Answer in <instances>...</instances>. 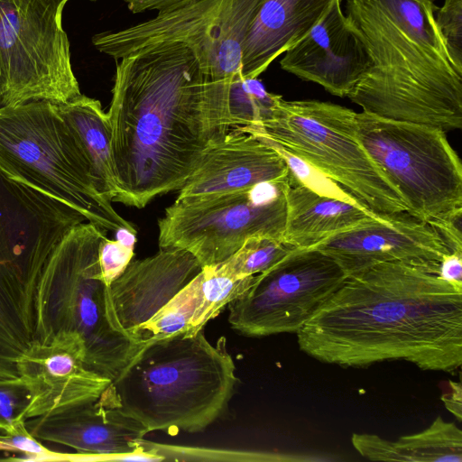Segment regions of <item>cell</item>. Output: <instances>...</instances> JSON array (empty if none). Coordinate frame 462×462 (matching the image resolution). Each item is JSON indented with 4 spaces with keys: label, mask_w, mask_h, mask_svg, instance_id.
Listing matches in <instances>:
<instances>
[{
    "label": "cell",
    "mask_w": 462,
    "mask_h": 462,
    "mask_svg": "<svg viewBox=\"0 0 462 462\" xmlns=\"http://www.w3.org/2000/svg\"><path fill=\"white\" fill-rule=\"evenodd\" d=\"M261 2L198 0L125 29L97 33L92 42L115 60L157 44L181 43L206 74L231 80L242 73L244 42Z\"/></svg>",
    "instance_id": "7c38bea8"
},
{
    "label": "cell",
    "mask_w": 462,
    "mask_h": 462,
    "mask_svg": "<svg viewBox=\"0 0 462 462\" xmlns=\"http://www.w3.org/2000/svg\"><path fill=\"white\" fill-rule=\"evenodd\" d=\"M288 177L223 194L178 199L159 219V247L191 253L202 268L234 254L253 236L283 240Z\"/></svg>",
    "instance_id": "8fae6325"
},
{
    "label": "cell",
    "mask_w": 462,
    "mask_h": 462,
    "mask_svg": "<svg viewBox=\"0 0 462 462\" xmlns=\"http://www.w3.org/2000/svg\"><path fill=\"white\" fill-rule=\"evenodd\" d=\"M435 0H346L370 67L347 97L382 118L462 127V67L435 23Z\"/></svg>",
    "instance_id": "3957f363"
},
{
    "label": "cell",
    "mask_w": 462,
    "mask_h": 462,
    "mask_svg": "<svg viewBox=\"0 0 462 462\" xmlns=\"http://www.w3.org/2000/svg\"><path fill=\"white\" fill-rule=\"evenodd\" d=\"M0 169L81 213L106 231L136 233L97 190L91 170L58 105L0 106Z\"/></svg>",
    "instance_id": "8992f818"
},
{
    "label": "cell",
    "mask_w": 462,
    "mask_h": 462,
    "mask_svg": "<svg viewBox=\"0 0 462 462\" xmlns=\"http://www.w3.org/2000/svg\"><path fill=\"white\" fill-rule=\"evenodd\" d=\"M60 239L43 204L0 176V379L20 377L17 363L36 340L39 283Z\"/></svg>",
    "instance_id": "ba28073f"
},
{
    "label": "cell",
    "mask_w": 462,
    "mask_h": 462,
    "mask_svg": "<svg viewBox=\"0 0 462 462\" xmlns=\"http://www.w3.org/2000/svg\"><path fill=\"white\" fill-rule=\"evenodd\" d=\"M438 275L462 289V251H455L445 255L439 263Z\"/></svg>",
    "instance_id": "1f68e13d"
},
{
    "label": "cell",
    "mask_w": 462,
    "mask_h": 462,
    "mask_svg": "<svg viewBox=\"0 0 462 462\" xmlns=\"http://www.w3.org/2000/svg\"><path fill=\"white\" fill-rule=\"evenodd\" d=\"M69 0H0V106L81 95L62 27Z\"/></svg>",
    "instance_id": "30bf717a"
},
{
    "label": "cell",
    "mask_w": 462,
    "mask_h": 462,
    "mask_svg": "<svg viewBox=\"0 0 462 462\" xmlns=\"http://www.w3.org/2000/svg\"><path fill=\"white\" fill-rule=\"evenodd\" d=\"M128 9L136 14L144 11L155 10L157 13L164 12L186 5L198 0H123Z\"/></svg>",
    "instance_id": "d6a6232c"
},
{
    "label": "cell",
    "mask_w": 462,
    "mask_h": 462,
    "mask_svg": "<svg viewBox=\"0 0 462 462\" xmlns=\"http://www.w3.org/2000/svg\"><path fill=\"white\" fill-rule=\"evenodd\" d=\"M0 450H6V451H8L7 447L3 442H1V441H0Z\"/></svg>",
    "instance_id": "e575fe53"
},
{
    "label": "cell",
    "mask_w": 462,
    "mask_h": 462,
    "mask_svg": "<svg viewBox=\"0 0 462 462\" xmlns=\"http://www.w3.org/2000/svg\"><path fill=\"white\" fill-rule=\"evenodd\" d=\"M201 273L199 301L184 334L186 337L194 336L202 330L226 305L245 293L254 283L257 276L234 278L218 272L213 266L202 268Z\"/></svg>",
    "instance_id": "d4e9b609"
},
{
    "label": "cell",
    "mask_w": 462,
    "mask_h": 462,
    "mask_svg": "<svg viewBox=\"0 0 462 462\" xmlns=\"http://www.w3.org/2000/svg\"><path fill=\"white\" fill-rule=\"evenodd\" d=\"M201 272L138 330L134 341L148 343L185 334L199 301Z\"/></svg>",
    "instance_id": "cb8c5ba5"
},
{
    "label": "cell",
    "mask_w": 462,
    "mask_h": 462,
    "mask_svg": "<svg viewBox=\"0 0 462 462\" xmlns=\"http://www.w3.org/2000/svg\"><path fill=\"white\" fill-rule=\"evenodd\" d=\"M28 432L38 440L58 443L98 460L137 459L140 440L147 434L136 420L98 400L25 420Z\"/></svg>",
    "instance_id": "e0dca14e"
},
{
    "label": "cell",
    "mask_w": 462,
    "mask_h": 462,
    "mask_svg": "<svg viewBox=\"0 0 462 462\" xmlns=\"http://www.w3.org/2000/svg\"><path fill=\"white\" fill-rule=\"evenodd\" d=\"M340 264L315 248H296L227 304L228 322L246 337L297 333L346 278Z\"/></svg>",
    "instance_id": "4fadbf2b"
},
{
    "label": "cell",
    "mask_w": 462,
    "mask_h": 462,
    "mask_svg": "<svg viewBox=\"0 0 462 462\" xmlns=\"http://www.w3.org/2000/svg\"><path fill=\"white\" fill-rule=\"evenodd\" d=\"M30 391L20 378L0 379V432L10 433L24 424Z\"/></svg>",
    "instance_id": "f546056e"
},
{
    "label": "cell",
    "mask_w": 462,
    "mask_h": 462,
    "mask_svg": "<svg viewBox=\"0 0 462 462\" xmlns=\"http://www.w3.org/2000/svg\"><path fill=\"white\" fill-rule=\"evenodd\" d=\"M92 1H95V0H92Z\"/></svg>",
    "instance_id": "d590c367"
},
{
    "label": "cell",
    "mask_w": 462,
    "mask_h": 462,
    "mask_svg": "<svg viewBox=\"0 0 462 462\" xmlns=\"http://www.w3.org/2000/svg\"><path fill=\"white\" fill-rule=\"evenodd\" d=\"M59 111L88 161L97 190L113 202L119 193L111 150L107 113L97 99L79 95L58 105Z\"/></svg>",
    "instance_id": "603a6c76"
},
{
    "label": "cell",
    "mask_w": 462,
    "mask_h": 462,
    "mask_svg": "<svg viewBox=\"0 0 462 462\" xmlns=\"http://www.w3.org/2000/svg\"><path fill=\"white\" fill-rule=\"evenodd\" d=\"M201 271L197 258L179 247L160 248L152 256L132 260L108 286L122 330L135 342L140 328Z\"/></svg>",
    "instance_id": "ac0fdd59"
},
{
    "label": "cell",
    "mask_w": 462,
    "mask_h": 462,
    "mask_svg": "<svg viewBox=\"0 0 462 462\" xmlns=\"http://www.w3.org/2000/svg\"><path fill=\"white\" fill-rule=\"evenodd\" d=\"M85 356L84 342L76 333L60 332L32 343L17 363L31 394L26 420L100 397L111 380L88 368Z\"/></svg>",
    "instance_id": "9a60e30c"
},
{
    "label": "cell",
    "mask_w": 462,
    "mask_h": 462,
    "mask_svg": "<svg viewBox=\"0 0 462 462\" xmlns=\"http://www.w3.org/2000/svg\"><path fill=\"white\" fill-rule=\"evenodd\" d=\"M341 2L332 1L320 21L287 49L280 65L335 96L347 97L367 71L370 60Z\"/></svg>",
    "instance_id": "2e32d148"
},
{
    "label": "cell",
    "mask_w": 462,
    "mask_h": 462,
    "mask_svg": "<svg viewBox=\"0 0 462 462\" xmlns=\"http://www.w3.org/2000/svg\"><path fill=\"white\" fill-rule=\"evenodd\" d=\"M332 1L262 0L244 42L242 76L256 79L320 21Z\"/></svg>",
    "instance_id": "ffe728a7"
},
{
    "label": "cell",
    "mask_w": 462,
    "mask_h": 462,
    "mask_svg": "<svg viewBox=\"0 0 462 462\" xmlns=\"http://www.w3.org/2000/svg\"><path fill=\"white\" fill-rule=\"evenodd\" d=\"M356 115L329 102L287 101L282 97L267 122L235 128L274 141L374 213L406 211L399 193L360 143Z\"/></svg>",
    "instance_id": "52a82bcc"
},
{
    "label": "cell",
    "mask_w": 462,
    "mask_h": 462,
    "mask_svg": "<svg viewBox=\"0 0 462 462\" xmlns=\"http://www.w3.org/2000/svg\"><path fill=\"white\" fill-rule=\"evenodd\" d=\"M351 442L362 457L374 461H462V431L439 416L422 431L402 436L395 441L375 434L353 433Z\"/></svg>",
    "instance_id": "7402d4cb"
},
{
    "label": "cell",
    "mask_w": 462,
    "mask_h": 462,
    "mask_svg": "<svg viewBox=\"0 0 462 462\" xmlns=\"http://www.w3.org/2000/svg\"><path fill=\"white\" fill-rule=\"evenodd\" d=\"M296 248L283 240L253 236L229 258L213 267L234 278L252 276L269 270Z\"/></svg>",
    "instance_id": "4316f807"
},
{
    "label": "cell",
    "mask_w": 462,
    "mask_h": 462,
    "mask_svg": "<svg viewBox=\"0 0 462 462\" xmlns=\"http://www.w3.org/2000/svg\"><path fill=\"white\" fill-rule=\"evenodd\" d=\"M286 204L283 241L298 248L311 247L379 215L362 205L322 196L289 181Z\"/></svg>",
    "instance_id": "44dd1931"
},
{
    "label": "cell",
    "mask_w": 462,
    "mask_h": 462,
    "mask_svg": "<svg viewBox=\"0 0 462 462\" xmlns=\"http://www.w3.org/2000/svg\"><path fill=\"white\" fill-rule=\"evenodd\" d=\"M451 393L443 395L442 400L446 408L453 413L458 420H461V385L449 381Z\"/></svg>",
    "instance_id": "836d02e7"
},
{
    "label": "cell",
    "mask_w": 462,
    "mask_h": 462,
    "mask_svg": "<svg viewBox=\"0 0 462 462\" xmlns=\"http://www.w3.org/2000/svg\"><path fill=\"white\" fill-rule=\"evenodd\" d=\"M237 383L224 337L202 330L143 346L97 399L139 421L147 433L199 432L227 409Z\"/></svg>",
    "instance_id": "277c9868"
},
{
    "label": "cell",
    "mask_w": 462,
    "mask_h": 462,
    "mask_svg": "<svg viewBox=\"0 0 462 462\" xmlns=\"http://www.w3.org/2000/svg\"><path fill=\"white\" fill-rule=\"evenodd\" d=\"M282 97L268 92L257 78L246 79L239 73L229 84L228 107L236 126L259 125L273 117Z\"/></svg>",
    "instance_id": "484cf974"
},
{
    "label": "cell",
    "mask_w": 462,
    "mask_h": 462,
    "mask_svg": "<svg viewBox=\"0 0 462 462\" xmlns=\"http://www.w3.org/2000/svg\"><path fill=\"white\" fill-rule=\"evenodd\" d=\"M435 23L453 61L462 67V0H444Z\"/></svg>",
    "instance_id": "4dcf8cb0"
},
{
    "label": "cell",
    "mask_w": 462,
    "mask_h": 462,
    "mask_svg": "<svg viewBox=\"0 0 462 462\" xmlns=\"http://www.w3.org/2000/svg\"><path fill=\"white\" fill-rule=\"evenodd\" d=\"M356 133L407 213L437 229L462 217V164L446 132L362 111Z\"/></svg>",
    "instance_id": "9c48e42d"
},
{
    "label": "cell",
    "mask_w": 462,
    "mask_h": 462,
    "mask_svg": "<svg viewBox=\"0 0 462 462\" xmlns=\"http://www.w3.org/2000/svg\"><path fill=\"white\" fill-rule=\"evenodd\" d=\"M266 143L275 149L284 159L288 166V181L291 184L303 186L319 195L331 197L352 203L359 204L353 196L346 192L342 187L337 185L323 173L312 167L310 164L291 154L274 141L255 134H251ZM363 206V205H362Z\"/></svg>",
    "instance_id": "83f0119b"
},
{
    "label": "cell",
    "mask_w": 462,
    "mask_h": 462,
    "mask_svg": "<svg viewBox=\"0 0 462 462\" xmlns=\"http://www.w3.org/2000/svg\"><path fill=\"white\" fill-rule=\"evenodd\" d=\"M116 60L107 116L118 195L144 208L179 190L203 153L236 126L228 107L231 80L206 74L181 43H162Z\"/></svg>",
    "instance_id": "6da1fadb"
},
{
    "label": "cell",
    "mask_w": 462,
    "mask_h": 462,
    "mask_svg": "<svg viewBox=\"0 0 462 462\" xmlns=\"http://www.w3.org/2000/svg\"><path fill=\"white\" fill-rule=\"evenodd\" d=\"M116 234V240L105 237L98 248L100 270L107 286L125 270L134 255L136 233L122 227Z\"/></svg>",
    "instance_id": "f1b7e54d"
},
{
    "label": "cell",
    "mask_w": 462,
    "mask_h": 462,
    "mask_svg": "<svg viewBox=\"0 0 462 462\" xmlns=\"http://www.w3.org/2000/svg\"><path fill=\"white\" fill-rule=\"evenodd\" d=\"M332 256L346 274L377 263H402L438 274L452 253L431 224L406 211L379 214L311 246Z\"/></svg>",
    "instance_id": "5bb4252c"
},
{
    "label": "cell",
    "mask_w": 462,
    "mask_h": 462,
    "mask_svg": "<svg viewBox=\"0 0 462 462\" xmlns=\"http://www.w3.org/2000/svg\"><path fill=\"white\" fill-rule=\"evenodd\" d=\"M106 231L80 223L51 253L39 283L35 341L60 332L78 334L87 367L113 381L143 346L125 335L114 313L98 262Z\"/></svg>",
    "instance_id": "5b68a950"
},
{
    "label": "cell",
    "mask_w": 462,
    "mask_h": 462,
    "mask_svg": "<svg viewBox=\"0 0 462 462\" xmlns=\"http://www.w3.org/2000/svg\"><path fill=\"white\" fill-rule=\"evenodd\" d=\"M300 349L326 364L403 360L453 374L462 364V289L402 263L346 274L296 333Z\"/></svg>",
    "instance_id": "7a4b0ae2"
},
{
    "label": "cell",
    "mask_w": 462,
    "mask_h": 462,
    "mask_svg": "<svg viewBox=\"0 0 462 462\" xmlns=\"http://www.w3.org/2000/svg\"><path fill=\"white\" fill-rule=\"evenodd\" d=\"M287 177L288 166L275 149L254 134L233 128L203 153L177 198L223 194Z\"/></svg>",
    "instance_id": "d6986e66"
}]
</instances>
